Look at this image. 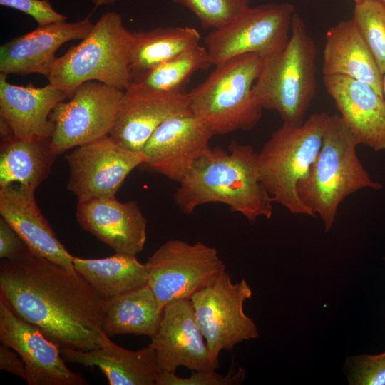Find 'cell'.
<instances>
[{
	"label": "cell",
	"instance_id": "cell-1",
	"mask_svg": "<svg viewBox=\"0 0 385 385\" xmlns=\"http://www.w3.org/2000/svg\"><path fill=\"white\" fill-rule=\"evenodd\" d=\"M0 300L60 349L101 346L105 299L76 270L30 249L1 260Z\"/></svg>",
	"mask_w": 385,
	"mask_h": 385
},
{
	"label": "cell",
	"instance_id": "cell-2",
	"mask_svg": "<svg viewBox=\"0 0 385 385\" xmlns=\"http://www.w3.org/2000/svg\"><path fill=\"white\" fill-rule=\"evenodd\" d=\"M174 200L185 214L210 202L227 205L250 222L273 213L274 202L260 179L257 153L235 140L227 150L217 146L205 151L179 183Z\"/></svg>",
	"mask_w": 385,
	"mask_h": 385
},
{
	"label": "cell",
	"instance_id": "cell-3",
	"mask_svg": "<svg viewBox=\"0 0 385 385\" xmlns=\"http://www.w3.org/2000/svg\"><path fill=\"white\" fill-rule=\"evenodd\" d=\"M359 142L339 114L329 115L319 153L297 185L300 200L329 231L343 200L362 188L380 190L356 154Z\"/></svg>",
	"mask_w": 385,
	"mask_h": 385
},
{
	"label": "cell",
	"instance_id": "cell-4",
	"mask_svg": "<svg viewBox=\"0 0 385 385\" xmlns=\"http://www.w3.org/2000/svg\"><path fill=\"white\" fill-rule=\"evenodd\" d=\"M316 46L294 12L289 38L277 53L264 58L252 94L262 108L277 111L284 123L300 125L316 93Z\"/></svg>",
	"mask_w": 385,
	"mask_h": 385
},
{
	"label": "cell",
	"instance_id": "cell-5",
	"mask_svg": "<svg viewBox=\"0 0 385 385\" xmlns=\"http://www.w3.org/2000/svg\"><path fill=\"white\" fill-rule=\"evenodd\" d=\"M263 63L259 54L245 53L215 64L207 78L188 93L192 113L214 135L253 128L263 109L252 94Z\"/></svg>",
	"mask_w": 385,
	"mask_h": 385
},
{
	"label": "cell",
	"instance_id": "cell-6",
	"mask_svg": "<svg viewBox=\"0 0 385 385\" xmlns=\"http://www.w3.org/2000/svg\"><path fill=\"white\" fill-rule=\"evenodd\" d=\"M131 31L120 14H103L88 34L57 57L47 76L49 83L71 98L76 88L97 81L125 91L132 83L130 67Z\"/></svg>",
	"mask_w": 385,
	"mask_h": 385
},
{
	"label": "cell",
	"instance_id": "cell-7",
	"mask_svg": "<svg viewBox=\"0 0 385 385\" xmlns=\"http://www.w3.org/2000/svg\"><path fill=\"white\" fill-rule=\"evenodd\" d=\"M329 115L312 114L302 124L284 123L257 153L260 181L274 202L293 214L315 217L297 192L319 153Z\"/></svg>",
	"mask_w": 385,
	"mask_h": 385
},
{
	"label": "cell",
	"instance_id": "cell-8",
	"mask_svg": "<svg viewBox=\"0 0 385 385\" xmlns=\"http://www.w3.org/2000/svg\"><path fill=\"white\" fill-rule=\"evenodd\" d=\"M145 266L148 284L163 308L173 301L190 299L226 270L215 247L179 239L161 245Z\"/></svg>",
	"mask_w": 385,
	"mask_h": 385
},
{
	"label": "cell",
	"instance_id": "cell-9",
	"mask_svg": "<svg viewBox=\"0 0 385 385\" xmlns=\"http://www.w3.org/2000/svg\"><path fill=\"white\" fill-rule=\"evenodd\" d=\"M252 295L245 279L234 283L225 270L191 297L196 320L215 363L219 364L222 350L260 337L256 323L244 311L245 302Z\"/></svg>",
	"mask_w": 385,
	"mask_h": 385
},
{
	"label": "cell",
	"instance_id": "cell-10",
	"mask_svg": "<svg viewBox=\"0 0 385 385\" xmlns=\"http://www.w3.org/2000/svg\"><path fill=\"white\" fill-rule=\"evenodd\" d=\"M294 6L287 2L249 6L205 38L213 65L228 58L257 53L263 58L282 51L289 38Z\"/></svg>",
	"mask_w": 385,
	"mask_h": 385
},
{
	"label": "cell",
	"instance_id": "cell-11",
	"mask_svg": "<svg viewBox=\"0 0 385 385\" xmlns=\"http://www.w3.org/2000/svg\"><path fill=\"white\" fill-rule=\"evenodd\" d=\"M123 91L97 81L81 84L68 101L58 103L49 118L56 155L110 134Z\"/></svg>",
	"mask_w": 385,
	"mask_h": 385
},
{
	"label": "cell",
	"instance_id": "cell-12",
	"mask_svg": "<svg viewBox=\"0 0 385 385\" xmlns=\"http://www.w3.org/2000/svg\"><path fill=\"white\" fill-rule=\"evenodd\" d=\"M67 189L78 200L115 197L128 175L143 165L142 152L127 150L109 135L67 153Z\"/></svg>",
	"mask_w": 385,
	"mask_h": 385
},
{
	"label": "cell",
	"instance_id": "cell-13",
	"mask_svg": "<svg viewBox=\"0 0 385 385\" xmlns=\"http://www.w3.org/2000/svg\"><path fill=\"white\" fill-rule=\"evenodd\" d=\"M190 113L188 93L158 91L133 81L123 91L109 135L123 148L142 152L164 121Z\"/></svg>",
	"mask_w": 385,
	"mask_h": 385
},
{
	"label": "cell",
	"instance_id": "cell-14",
	"mask_svg": "<svg viewBox=\"0 0 385 385\" xmlns=\"http://www.w3.org/2000/svg\"><path fill=\"white\" fill-rule=\"evenodd\" d=\"M0 342L23 359L29 385H86L78 372L70 370L61 349L36 326L16 316L0 300Z\"/></svg>",
	"mask_w": 385,
	"mask_h": 385
},
{
	"label": "cell",
	"instance_id": "cell-15",
	"mask_svg": "<svg viewBox=\"0 0 385 385\" xmlns=\"http://www.w3.org/2000/svg\"><path fill=\"white\" fill-rule=\"evenodd\" d=\"M149 345L154 349L159 372H175L180 366L192 371L216 369L197 324L190 299L173 301L163 309L157 333Z\"/></svg>",
	"mask_w": 385,
	"mask_h": 385
},
{
	"label": "cell",
	"instance_id": "cell-16",
	"mask_svg": "<svg viewBox=\"0 0 385 385\" xmlns=\"http://www.w3.org/2000/svg\"><path fill=\"white\" fill-rule=\"evenodd\" d=\"M214 135L192 113L178 115L164 121L145 143L143 165L180 183L196 160L208 148Z\"/></svg>",
	"mask_w": 385,
	"mask_h": 385
},
{
	"label": "cell",
	"instance_id": "cell-17",
	"mask_svg": "<svg viewBox=\"0 0 385 385\" xmlns=\"http://www.w3.org/2000/svg\"><path fill=\"white\" fill-rule=\"evenodd\" d=\"M93 24L89 17L44 26L15 37L0 47V73L48 76L58 49L65 43L84 38Z\"/></svg>",
	"mask_w": 385,
	"mask_h": 385
},
{
	"label": "cell",
	"instance_id": "cell-18",
	"mask_svg": "<svg viewBox=\"0 0 385 385\" xmlns=\"http://www.w3.org/2000/svg\"><path fill=\"white\" fill-rule=\"evenodd\" d=\"M78 225L115 252L136 255L146 241L147 220L135 201L115 197L78 200Z\"/></svg>",
	"mask_w": 385,
	"mask_h": 385
},
{
	"label": "cell",
	"instance_id": "cell-19",
	"mask_svg": "<svg viewBox=\"0 0 385 385\" xmlns=\"http://www.w3.org/2000/svg\"><path fill=\"white\" fill-rule=\"evenodd\" d=\"M339 115L359 144L385 150V100L368 83L344 76H324Z\"/></svg>",
	"mask_w": 385,
	"mask_h": 385
},
{
	"label": "cell",
	"instance_id": "cell-20",
	"mask_svg": "<svg viewBox=\"0 0 385 385\" xmlns=\"http://www.w3.org/2000/svg\"><path fill=\"white\" fill-rule=\"evenodd\" d=\"M67 93L52 84L36 88L13 85L0 73V115L14 135L28 140L51 138L53 125L49 116Z\"/></svg>",
	"mask_w": 385,
	"mask_h": 385
},
{
	"label": "cell",
	"instance_id": "cell-21",
	"mask_svg": "<svg viewBox=\"0 0 385 385\" xmlns=\"http://www.w3.org/2000/svg\"><path fill=\"white\" fill-rule=\"evenodd\" d=\"M0 215L34 253L75 271L71 255L42 214L34 192L19 185L0 188Z\"/></svg>",
	"mask_w": 385,
	"mask_h": 385
},
{
	"label": "cell",
	"instance_id": "cell-22",
	"mask_svg": "<svg viewBox=\"0 0 385 385\" xmlns=\"http://www.w3.org/2000/svg\"><path fill=\"white\" fill-rule=\"evenodd\" d=\"M65 361L101 369L110 385H155L158 374L154 349L148 345L137 351L124 349L104 332L101 346L78 351L61 349Z\"/></svg>",
	"mask_w": 385,
	"mask_h": 385
},
{
	"label": "cell",
	"instance_id": "cell-23",
	"mask_svg": "<svg viewBox=\"0 0 385 385\" xmlns=\"http://www.w3.org/2000/svg\"><path fill=\"white\" fill-rule=\"evenodd\" d=\"M322 73L365 82L383 96V74L352 19L340 21L327 31Z\"/></svg>",
	"mask_w": 385,
	"mask_h": 385
},
{
	"label": "cell",
	"instance_id": "cell-24",
	"mask_svg": "<svg viewBox=\"0 0 385 385\" xmlns=\"http://www.w3.org/2000/svg\"><path fill=\"white\" fill-rule=\"evenodd\" d=\"M56 155L51 138L28 140L2 137L0 145V188L11 185L34 191L49 175Z\"/></svg>",
	"mask_w": 385,
	"mask_h": 385
},
{
	"label": "cell",
	"instance_id": "cell-25",
	"mask_svg": "<svg viewBox=\"0 0 385 385\" xmlns=\"http://www.w3.org/2000/svg\"><path fill=\"white\" fill-rule=\"evenodd\" d=\"M163 309L148 284L105 299L103 331L108 337L133 334L152 338Z\"/></svg>",
	"mask_w": 385,
	"mask_h": 385
},
{
	"label": "cell",
	"instance_id": "cell-26",
	"mask_svg": "<svg viewBox=\"0 0 385 385\" xmlns=\"http://www.w3.org/2000/svg\"><path fill=\"white\" fill-rule=\"evenodd\" d=\"M73 264L103 299L113 298L148 284L145 264L140 263L135 255L115 252L101 259L73 256Z\"/></svg>",
	"mask_w": 385,
	"mask_h": 385
},
{
	"label": "cell",
	"instance_id": "cell-27",
	"mask_svg": "<svg viewBox=\"0 0 385 385\" xmlns=\"http://www.w3.org/2000/svg\"><path fill=\"white\" fill-rule=\"evenodd\" d=\"M200 32L190 26L158 27L131 31L133 78L200 45Z\"/></svg>",
	"mask_w": 385,
	"mask_h": 385
},
{
	"label": "cell",
	"instance_id": "cell-28",
	"mask_svg": "<svg viewBox=\"0 0 385 385\" xmlns=\"http://www.w3.org/2000/svg\"><path fill=\"white\" fill-rule=\"evenodd\" d=\"M211 65L206 47L199 45L134 76L133 81L158 91L183 92L195 72L207 69Z\"/></svg>",
	"mask_w": 385,
	"mask_h": 385
},
{
	"label": "cell",
	"instance_id": "cell-29",
	"mask_svg": "<svg viewBox=\"0 0 385 385\" xmlns=\"http://www.w3.org/2000/svg\"><path fill=\"white\" fill-rule=\"evenodd\" d=\"M382 74L385 73V2L364 0L355 4L351 18Z\"/></svg>",
	"mask_w": 385,
	"mask_h": 385
},
{
	"label": "cell",
	"instance_id": "cell-30",
	"mask_svg": "<svg viewBox=\"0 0 385 385\" xmlns=\"http://www.w3.org/2000/svg\"><path fill=\"white\" fill-rule=\"evenodd\" d=\"M190 9L204 28L222 27L250 6V0H172Z\"/></svg>",
	"mask_w": 385,
	"mask_h": 385
},
{
	"label": "cell",
	"instance_id": "cell-31",
	"mask_svg": "<svg viewBox=\"0 0 385 385\" xmlns=\"http://www.w3.org/2000/svg\"><path fill=\"white\" fill-rule=\"evenodd\" d=\"M344 371L350 385H385V351L350 356Z\"/></svg>",
	"mask_w": 385,
	"mask_h": 385
},
{
	"label": "cell",
	"instance_id": "cell-32",
	"mask_svg": "<svg viewBox=\"0 0 385 385\" xmlns=\"http://www.w3.org/2000/svg\"><path fill=\"white\" fill-rule=\"evenodd\" d=\"M216 369L192 371L190 376L181 377L175 372H159L155 385H237L245 379V370L233 367L226 374L217 373Z\"/></svg>",
	"mask_w": 385,
	"mask_h": 385
},
{
	"label": "cell",
	"instance_id": "cell-33",
	"mask_svg": "<svg viewBox=\"0 0 385 385\" xmlns=\"http://www.w3.org/2000/svg\"><path fill=\"white\" fill-rule=\"evenodd\" d=\"M0 4L31 16L38 26L65 21L67 19L65 15L53 8L48 0H0Z\"/></svg>",
	"mask_w": 385,
	"mask_h": 385
},
{
	"label": "cell",
	"instance_id": "cell-34",
	"mask_svg": "<svg viewBox=\"0 0 385 385\" xmlns=\"http://www.w3.org/2000/svg\"><path fill=\"white\" fill-rule=\"evenodd\" d=\"M29 247L19 235L3 219H0V257L11 259L27 250Z\"/></svg>",
	"mask_w": 385,
	"mask_h": 385
},
{
	"label": "cell",
	"instance_id": "cell-35",
	"mask_svg": "<svg viewBox=\"0 0 385 385\" xmlns=\"http://www.w3.org/2000/svg\"><path fill=\"white\" fill-rule=\"evenodd\" d=\"M0 368L23 379L26 378L25 364L19 354L8 346H0Z\"/></svg>",
	"mask_w": 385,
	"mask_h": 385
},
{
	"label": "cell",
	"instance_id": "cell-36",
	"mask_svg": "<svg viewBox=\"0 0 385 385\" xmlns=\"http://www.w3.org/2000/svg\"><path fill=\"white\" fill-rule=\"evenodd\" d=\"M95 6L98 8L101 6L113 4L118 0H89Z\"/></svg>",
	"mask_w": 385,
	"mask_h": 385
},
{
	"label": "cell",
	"instance_id": "cell-37",
	"mask_svg": "<svg viewBox=\"0 0 385 385\" xmlns=\"http://www.w3.org/2000/svg\"><path fill=\"white\" fill-rule=\"evenodd\" d=\"M382 94L385 100V73L383 74V79H382Z\"/></svg>",
	"mask_w": 385,
	"mask_h": 385
},
{
	"label": "cell",
	"instance_id": "cell-38",
	"mask_svg": "<svg viewBox=\"0 0 385 385\" xmlns=\"http://www.w3.org/2000/svg\"><path fill=\"white\" fill-rule=\"evenodd\" d=\"M354 1L355 4H357V3H359L364 0H353Z\"/></svg>",
	"mask_w": 385,
	"mask_h": 385
},
{
	"label": "cell",
	"instance_id": "cell-39",
	"mask_svg": "<svg viewBox=\"0 0 385 385\" xmlns=\"http://www.w3.org/2000/svg\"><path fill=\"white\" fill-rule=\"evenodd\" d=\"M382 1L385 2V0H382Z\"/></svg>",
	"mask_w": 385,
	"mask_h": 385
},
{
	"label": "cell",
	"instance_id": "cell-40",
	"mask_svg": "<svg viewBox=\"0 0 385 385\" xmlns=\"http://www.w3.org/2000/svg\"><path fill=\"white\" fill-rule=\"evenodd\" d=\"M384 260H385V257H384Z\"/></svg>",
	"mask_w": 385,
	"mask_h": 385
}]
</instances>
